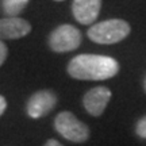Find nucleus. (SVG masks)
<instances>
[{"label":"nucleus","instance_id":"nucleus-1","mask_svg":"<svg viewBox=\"0 0 146 146\" xmlns=\"http://www.w3.org/2000/svg\"><path fill=\"white\" fill-rule=\"evenodd\" d=\"M68 74L76 80L102 81L119 72V64L112 57L99 54H78L68 64Z\"/></svg>","mask_w":146,"mask_h":146},{"label":"nucleus","instance_id":"nucleus-2","mask_svg":"<svg viewBox=\"0 0 146 146\" xmlns=\"http://www.w3.org/2000/svg\"><path fill=\"white\" fill-rule=\"evenodd\" d=\"M130 25L123 19H108L89 27L88 38L95 43L112 45L123 41L130 34Z\"/></svg>","mask_w":146,"mask_h":146},{"label":"nucleus","instance_id":"nucleus-3","mask_svg":"<svg viewBox=\"0 0 146 146\" xmlns=\"http://www.w3.org/2000/svg\"><path fill=\"white\" fill-rule=\"evenodd\" d=\"M54 129L62 138L74 143H83L89 138V127L70 111H62L56 116Z\"/></svg>","mask_w":146,"mask_h":146},{"label":"nucleus","instance_id":"nucleus-4","mask_svg":"<svg viewBox=\"0 0 146 146\" xmlns=\"http://www.w3.org/2000/svg\"><path fill=\"white\" fill-rule=\"evenodd\" d=\"M81 43V33L72 25H61L53 30L49 36V46L56 53L76 50Z\"/></svg>","mask_w":146,"mask_h":146},{"label":"nucleus","instance_id":"nucleus-5","mask_svg":"<svg viewBox=\"0 0 146 146\" xmlns=\"http://www.w3.org/2000/svg\"><path fill=\"white\" fill-rule=\"evenodd\" d=\"M56 104H57V96L54 92L49 89L36 91L27 100L26 112L31 119H41L47 114H50Z\"/></svg>","mask_w":146,"mask_h":146},{"label":"nucleus","instance_id":"nucleus-6","mask_svg":"<svg viewBox=\"0 0 146 146\" xmlns=\"http://www.w3.org/2000/svg\"><path fill=\"white\" fill-rule=\"evenodd\" d=\"M111 91L107 87H95L89 89L83 98V106L85 111L92 116H100L111 100Z\"/></svg>","mask_w":146,"mask_h":146},{"label":"nucleus","instance_id":"nucleus-7","mask_svg":"<svg viewBox=\"0 0 146 146\" xmlns=\"http://www.w3.org/2000/svg\"><path fill=\"white\" fill-rule=\"evenodd\" d=\"M102 0H73L72 12L74 19L81 25H91L99 16Z\"/></svg>","mask_w":146,"mask_h":146},{"label":"nucleus","instance_id":"nucleus-8","mask_svg":"<svg viewBox=\"0 0 146 146\" xmlns=\"http://www.w3.org/2000/svg\"><path fill=\"white\" fill-rule=\"evenodd\" d=\"M31 31V25L19 16L0 19V41L1 39H19Z\"/></svg>","mask_w":146,"mask_h":146},{"label":"nucleus","instance_id":"nucleus-9","mask_svg":"<svg viewBox=\"0 0 146 146\" xmlns=\"http://www.w3.org/2000/svg\"><path fill=\"white\" fill-rule=\"evenodd\" d=\"M29 4V0H1V8L7 18H16Z\"/></svg>","mask_w":146,"mask_h":146},{"label":"nucleus","instance_id":"nucleus-10","mask_svg":"<svg viewBox=\"0 0 146 146\" xmlns=\"http://www.w3.org/2000/svg\"><path fill=\"white\" fill-rule=\"evenodd\" d=\"M135 134L142 139H146V115L142 116L135 125Z\"/></svg>","mask_w":146,"mask_h":146},{"label":"nucleus","instance_id":"nucleus-11","mask_svg":"<svg viewBox=\"0 0 146 146\" xmlns=\"http://www.w3.org/2000/svg\"><path fill=\"white\" fill-rule=\"evenodd\" d=\"M7 54H8V49L5 46V43H3V41H0V66H1L3 62L5 61Z\"/></svg>","mask_w":146,"mask_h":146},{"label":"nucleus","instance_id":"nucleus-12","mask_svg":"<svg viewBox=\"0 0 146 146\" xmlns=\"http://www.w3.org/2000/svg\"><path fill=\"white\" fill-rule=\"evenodd\" d=\"M5 108H7V100H5L4 96H1V95H0V116L4 114Z\"/></svg>","mask_w":146,"mask_h":146},{"label":"nucleus","instance_id":"nucleus-13","mask_svg":"<svg viewBox=\"0 0 146 146\" xmlns=\"http://www.w3.org/2000/svg\"><path fill=\"white\" fill-rule=\"evenodd\" d=\"M45 146H64L61 142H58L57 139H47L46 143H45Z\"/></svg>","mask_w":146,"mask_h":146},{"label":"nucleus","instance_id":"nucleus-14","mask_svg":"<svg viewBox=\"0 0 146 146\" xmlns=\"http://www.w3.org/2000/svg\"><path fill=\"white\" fill-rule=\"evenodd\" d=\"M145 89H146V80H145Z\"/></svg>","mask_w":146,"mask_h":146},{"label":"nucleus","instance_id":"nucleus-15","mask_svg":"<svg viewBox=\"0 0 146 146\" xmlns=\"http://www.w3.org/2000/svg\"><path fill=\"white\" fill-rule=\"evenodd\" d=\"M56 1H62V0H56Z\"/></svg>","mask_w":146,"mask_h":146}]
</instances>
